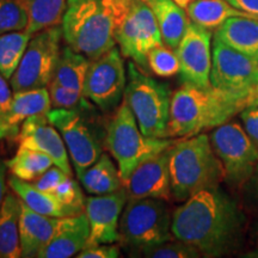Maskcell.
Returning <instances> with one entry per match:
<instances>
[{"mask_svg": "<svg viewBox=\"0 0 258 258\" xmlns=\"http://www.w3.org/2000/svg\"><path fill=\"white\" fill-rule=\"evenodd\" d=\"M214 152L225 171V182L241 190L258 164V148L247 135L243 124L235 121L214 128L209 135Z\"/></svg>", "mask_w": 258, "mask_h": 258, "instance_id": "obj_10", "label": "cell"}, {"mask_svg": "<svg viewBox=\"0 0 258 258\" xmlns=\"http://www.w3.org/2000/svg\"><path fill=\"white\" fill-rule=\"evenodd\" d=\"M121 54L147 71V55L163 44V37L153 11L144 0H132L115 31Z\"/></svg>", "mask_w": 258, "mask_h": 258, "instance_id": "obj_11", "label": "cell"}, {"mask_svg": "<svg viewBox=\"0 0 258 258\" xmlns=\"http://www.w3.org/2000/svg\"><path fill=\"white\" fill-rule=\"evenodd\" d=\"M247 97L214 86L183 84L171 97L167 138H189L231 121L247 108Z\"/></svg>", "mask_w": 258, "mask_h": 258, "instance_id": "obj_2", "label": "cell"}, {"mask_svg": "<svg viewBox=\"0 0 258 258\" xmlns=\"http://www.w3.org/2000/svg\"><path fill=\"white\" fill-rule=\"evenodd\" d=\"M240 257L244 258H258V249L252 250V251H247L244 254H240Z\"/></svg>", "mask_w": 258, "mask_h": 258, "instance_id": "obj_45", "label": "cell"}, {"mask_svg": "<svg viewBox=\"0 0 258 258\" xmlns=\"http://www.w3.org/2000/svg\"><path fill=\"white\" fill-rule=\"evenodd\" d=\"M78 179L90 195H106L123 186L118 167L115 166L111 158L105 153H102L96 163L84 171Z\"/></svg>", "mask_w": 258, "mask_h": 258, "instance_id": "obj_25", "label": "cell"}, {"mask_svg": "<svg viewBox=\"0 0 258 258\" xmlns=\"http://www.w3.org/2000/svg\"><path fill=\"white\" fill-rule=\"evenodd\" d=\"M185 12L192 23L211 31L217 30L231 17H250L226 0H194L186 6Z\"/></svg>", "mask_w": 258, "mask_h": 258, "instance_id": "obj_27", "label": "cell"}, {"mask_svg": "<svg viewBox=\"0 0 258 258\" xmlns=\"http://www.w3.org/2000/svg\"><path fill=\"white\" fill-rule=\"evenodd\" d=\"M241 192L245 207L249 211L258 212V164L254 167L252 175L244 184Z\"/></svg>", "mask_w": 258, "mask_h": 258, "instance_id": "obj_38", "label": "cell"}, {"mask_svg": "<svg viewBox=\"0 0 258 258\" xmlns=\"http://www.w3.org/2000/svg\"><path fill=\"white\" fill-rule=\"evenodd\" d=\"M153 11L164 44L177 49L189 25V17L173 0H144Z\"/></svg>", "mask_w": 258, "mask_h": 258, "instance_id": "obj_22", "label": "cell"}, {"mask_svg": "<svg viewBox=\"0 0 258 258\" xmlns=\"http://www.w3.org/2000/svg\"><path fill=\"white\" fill-rule=\"evenodd\" d=\"M247 104H249L247 108H258V80L254 84L253 89L251 90L249 99H247Z\"/></svg>", "mask_w": 258, "mask_h": 258, "instance_id": "obj_43", "label": "cell"}, {"mask_svg": "<svg viewBox=\"0 0 258 258\" xmlns=\"http://www.w3.org/2000/svg\"><path fill=\"white\" fill-rule=\"evenodd\" d=\"M167 201L160 199H143L128 201L118 225V241L131 256L139 251L173 239L171 224L172 214Z\"/></svg>", "mask_w": 258, "mask_h": 258, "instance_id": "obj_7", "label": "cell"}, {"mask_svg": "<svg viewBox=\"0 0 258 258\" xmlns=\"http://www.w3.org/2000/svg\"><path fill=\"white\" fill-rule=\"evenodd\" d=\"M93 112V105L82 109L54 108L47 112L48 120L55 125L66 144L78 178L103 153L102 134L90 120Z\"/></svg>", "mask_w": 258, "mask_h": 258, "instance_id": "obj_8", "label": "cell"}, {"mask_svg": "<svg viewBox=\"0 0 258 258\" xmlns=\"http://www.w3.org/2000/svg\"><path fill=\"white\" fill-rule=\"evenodd\" d=\"M12 176L25 182H34L48 169L55 165L49 156L40 151L19 146L11 159L5 161Z\"/></svg>", "mask_w": 258, "mask_h": 258, "instance_id": "obj_28", "label": "cell"}, {"mask_svg": "<svg viewBox=\"0 0 258 258\" xmlns=\"http://www.w3.org/2000/svg\"><path fill=\"white\" fill-rule=\"evenodd\" d=\"M28 22V0H0V35L25 30Z\"/></svg>", "mask_w": 258, "mask_h": 258, "instance_id": "obj_31", "label": "cell"}, {"mask_svg": "<svg viewBox=\"0 0 258 258\" xmlns=\"http://www.w3.org/2000/svg\"><path fill=\"white\" fill-rule=\"evenodd\" d=\"M120 247L117 245L96 244L85 247L77 254V258H117L120 257Z\"/></svg>", "mask_w": 258, "mask_h": 258, "instance_id": "obj_39", "label": "cell"}, {"mask_svg": "<svg viewBox=\"0 0 258 258\" xmlns=\"http://www.w3.org/2000/svg\"><path fill=\"white\" fill-rule=\"evenodd\" d=\"M173 2H175L176 4H178L180 8L186 9V6H188L191 2H194V0H173Z\"/></svg>", "mask_w": 258, "mask_h": 258, "instance_id": "obj_46", "label": "cell"}, {"mask_svg": "<svg viewBox=\"0 0 258 258\" xmlns=\"http://www.w3.org/2000/svg\"><path fill=\"white\" fill-rule=\"evenodd\" d=\"M215 37L228 47L258 61V19L231 17L217 29Z\"/></svg>", "mask_w": 258, "mask_h": 258, "instance_id": "obj_21", "label": "cell"}, {"mask_svg": "<svg viewBox=\"0 0 258 258\" xmlns=\"http://www.w3.org/2000/svg\"><path fill=\"white\" fill-rule=\"evenodd\" d=\"M226 2L239 11L247 14L251 18L258 19V0H226Z\"/></svg>", "mask_w": 258, "mask_h": 258, "instance_id": "obj_41", "label": "cell"}, {"mask_svg": "<svg viewBox=\"0 0 258 258\" xmlns=\"http://www.w3.org/2000/svg\"><path fill=\"white\" fill-rule=\"evenodd\" d=\"M19 217L21 199L8 191L0 207V258L22 257Z\"/></svg>", "mask_w": 258, "mask_h": 258, "instance_id": "obj_23", "label": "cell"}, {"mask_svg": "<svg viewBox=\"0 0 258 258\" xmlns=\"http://www.w3.org/2000/svg\"><path fill=\"white\" fill-rule=\"evenodd\" d=\"M169 169L172 199L178 202L203 189L220 186L225 180L224 166L205 133L171 145Z\"/></svg>", "mask_w": 258, "mask_h": 258, "instance_id": "obj_4", "label": "cell"}, {"mask_svg": "<svg viewBox=\"0 0 258 258\" xmlns=\"http://www.w3.org/2000/svg\"><path fill=\"white\" fill-rule=\"evenodd\" d=\"M31 37L25 30L0 35V72L6 79L14 76Z\"/></svg>", "mask_w": 258, "mask_h": 258, "instance_id": "obj_30", "label": "cell"}, {"mask_svg": "<svg viewBox=\"0 0 258 258\" xmlns=\"http://www.w3.org/2000/svg\"><path fill=\"white\" fill-rule=\"evenodd\" d=\"M245 230L243 211L220 186L194 194L172 213L173 237L198 249L202 257H225L239 251Z\"/></svg>", "mask_w": 258, "mask_h": 258, "instance_id": "obj_1", "label": "cell"}, {"mask_svg": "<svg viewBox=\"0 0 258 258\" xmlns=\"http://www.w3.org/2000/svg\"><path fill=\"white\" fill-rule=\"evenodd\" d=\"M8 182L12 191L32 211L53 218L76 217L69 208L57 201L53 194L36 188L31 182L18 179L12 175Z\"/></svg>", "mask_w": 258, "mask_h": 258, "instance_id": "obj_24", "label": "cell"}, {"mask_svg": "<svg viewBox=\"0 0 258 258\" xmlns=\"http://www.w3.org/2000/svg\"><path fill=\"white\" fill-rule=\"evenodd\" d=\"M12 98H14V95L8 84V79L0 72V139L8 138L5 122L11 110Z\"/></svg>", "mask_w": 258, "mask_h": 258, "instance_id": "obj_36", "label": "cell"}, {"mask_svg": "<svg viewBox=\"0 0 258 258\" xmlns=\"http://www.w3.org/2000/svg\"><path fill=\"white\" fill-rule=\"evenodd\" d=\"M140 256L146 258H199L202 257V254L191 245L173 238L164 243L145 247L139 251L135 257Z\"/></svg>", "mask_w": 258, "mask_h": 258, "instance_id": "obj_33", "label": "cell"}, {"mask_svg": "<svg viewBox=\"0 0 258 258\" xmlns=\"http://www.w3.org/2000/svg\"><path fill=\"white\" fill-rule=\"evenodd\" d=\"M251 238H252V241L256 246V249H258V221L253 225L252 231H251Z\"/></svg>", "mask_w": 258, "mask_h": 258, "instance_id": "obj_44", "label": "cell"}, {"mask_svg": "<svg viewBox=\"0 0 258 258\" xmlns=\"http://www.w3.org/2000/svg\"><path fill=\"white\" fill-rule=\"evenodd\" d=\"M127 202L128 196L124 186L115 192L95 195L85 200L84 213L90 226L88 246L118 241V225Z\"/></svg>", "mask_w": 258, "mask_h": 258, "instance_id": "obj_15", "label": "cell"}, {"mask_svg": "<svg viewBox=\"0 0 258 258\" xmlns=\"http://www.w3.org/2000/svg\"><path fill=\"white\" fill-rule=\"evenodd\" d=\"M90 63L89 57L70 46L62 47L51 82L71 91L83 92Z\"/></svg>", "mask_w": 258, "mask_h": 258, "instance_id": "obj_26", "label": "cell"}, {"mask_svg": "<svg viewBox=\"0 0 258 258\" xmlns=\"http://www.w3.org/2000/svg\"><path fill=\"white\" fill-rule=\"evenodd\" d=\"M257 80L258 61L228 47L214 36L212 47V86L249 99Z\"/></svg>", "mask_w": 258, "mask_h": 258, "instance_id": "obj_13", "label": "cell"}, {"mask_svg": "<svg viewBox=\"0 0 258 258\" xmlns=\"http://www.w3.org/2000/svg\"><path fill=\"white\" fill-rule=\"evenodd\" d=\"M6 166L5 163L0 161V207L4 201L6 192H8V186H6Z\"/></svg>", "mask_w": 258, "mask_h": 258, "instance_id": "obj_42", "label": "cell"}, {"mask_svg": "<svg viewBox=\"0 0 258 258\" xmlns=\"http://www.w3.org/2000/svg\"><path fill=\"white\" fill-rule=\"evenodd\" d=\"M62 28H47L32 35L17 70L10 79L14 92L47 88L61 53Z\"/></svg>", "mask_w": 258, "mask_h": 258, "instance_id": "obj_9", "label": "cell"}, {"mask_svg": "<svg viewBox=\"0 0 258 258\" xmlns=\"http://www.w3.org/2000/svg\"><path fill=\"white\" fill-rule=\"evenodd\" d=\"M179 60V77L183 84L211 86L212 32L190 22L176 49Z\"/></svg>", "mask_w": 258, "mask_h": 258, "instance_id": "obj_14", "label": "cell"}, {"mask_svg": "<svg viewBox=\"0 0 258 258\" xmlns=\"http://www.w3.org/2000/svg\"><path fill=\"white\" fill-rule=\"evenodd\" d=\"M173 143L170 138L146 137L139 128L133 111L124 99L106 125L104 145L117 163L123 184L137 166L165 151Z\"/></svg>", "mask_w": 258, "mask_h": 258, "instance_id": "obj_5", "label": "cell"}, {"mask_svg": "<svg viewBox=\"0 0 258 258\" xmlns=\"http://www.w3.org/2000/svg\"><path fill=\"white\" fill-rule=\"evenodd\" d=\"M70 217L53 218L32 211L21 200L19 239L22 257L38 258L44 247L62 230Z\"/></svg>", "mask_w": 258, "mask_h": 258, "instance_id": "obj_18", "label": "cell"}, {"mask_svg": "<svg viewBox=\"0 0 258 258\" xmlns=\"http://www.w3.org/2000/svg\"><path fill=\"white\" fill-rule=\"evenodd\" d=\"M170 147L148 158L133 171L123 184L127 190L128 201L160 199L169 202L172 199L169 169Z\"/></svg>", "mask_w": 258, "mask_h": 258, "instance_id": "obj_16", "label": "cell"}, {"mask_svg": "<svg viewBox=\"0 0 258 258\" xmlns=\"http://www.w3.org/2000/svg\"><path fill=\"white\" fill-rule=\"evenodd\" d=\"M148 70H151L160 78H171L179 74V60L175 49L160 44L148 53L147 55Z\"/></svg>", "mask_w": 258, "mask_h": 258, "instance_id": "obj_32", "label": "cell"}, {"mask_svg": "<svg viewBox=\"0 0 258 258\" xmlns=\"http://www.w3.org/2000/svg\"><path fill=\"white\" fill-rule=\"evenodd\" d=\"M89 237L90 226L85 213L70 217L67 225L44 247L38 258L76 257L88 246Z\"/></svg>", "mask_w": 258, "mask_h": 258, "instance_id": "obj_19", "label": "cell"}, {"mask_svg": "<svg viewBox=\"0 0 258 258\" xmlns=\"http://www.w3.org/2000/svg\"><path fill=\"white\" fill-rule=\"evenodd\" d=\"M69 176L70 175H67V173L64 172L63 170H61L60 167L53 165L50 169H48L43 175H41L37 179H35L34 182L31 183L36 186V188L51 194L54 191V189H55L56 186Z\"/></svg>", "mask_w": 258, "mask_h": 258, "instance_id": "obj_37", "label": "cell"}, {"mask_svg": "<svg viewBox=\"0 0 258 258\" xmlns=\"http://www.w3.org/2000/svg\"><path fill=\"white\" fill-rule=\"evenodd\" d=\"M67 0H28L29 22L25 31L30 35L62 23Z\"/></svg>", "mask_w": 258, "mask_h": 258, "instance_id": "obj_29", "label": "cell"}, {"mask_svg": "<svg viewBox=\"0 0 258 258\" xmlns=\"http://www.w3.org/2000/svg\"><path fill=\"white\" fill-rule=\"evenodd\" d=\"M171 97L167 84L151 78L134 61H129L124 101L146 137L167 138Z\"/></svg>", "mask_w": 258, "mask_h": 258, "instance_id": "obj_6", "label": "cell"}, {"mask_svg": "<svg viewBox=\"0 0 258 258\" xmlns=\"http://www.w3.org/2000/svg\"><path fill=\"white\" fill-rule=\"evenodd\" d=\"M51 194L74 215L83 214L85 212V199L82 188L78 182L72 178V176L66 177Z\"/></svg>", "mask_w": 258, "mask_h": 258, "instance_id": "obj_34", "label": "cell"}, {"mask_svg": "<svg viewBox=\"0 0 258 258\" xmlns=\"http://www.w3.org/2000/svg\"><path fill=\"white\" fill-rule=\"evenodd\" d=\"M127 86V72L120 50L114 47L95 60H91L84 95L102 111L114 110L121 104Z\"/></svg>", "mask_w": 258, "mask_h": 258, "instance_id": "obj_12", "label": "cell"}, {"mask_svg": "<svg viewBox=\"0 0 258 258\" xmlns=\"http://www.w3.org/2000/svg\"><path fill=\"white\" fill-rule=\"evenodd\" d=\"M48 91H49L50 102L53 108H64V109H82L88 108L92 104L90 103L84 95V92L71 91L57 85V84L50 82L48 85Z\"/></svg>", "mask_w": 258, "mask_h": 258, "instance_id": "obj_35", "label": "cell"}, {"mask_svg": "<svg viewBox=\"0 0 258 258\" xmlns=\"http://www.w3.org/2000/svg\"><path fill=\"white\" fill-rule=\"evenodd\" d=\"M51 108L49 91L47 88L32 89L14 93L10 114L6 118L5 128L8 138L17 137L21 124L28 117L47 114Z\"/></svg>", "mask_w": 258, "mask_h": 258, "instance_id": "obj_20", "label": "cell"}, {"mask_svg": "<svg viewBox=\"0 0 258 258\" xmlns=\"http://www.w3.org/2000/svg\"><path fill=\"white\" fill-rule=\"evenodd\" d=\"M15 139L19 143V146L46 153L57 167L63 170L67 175H73L66 144L55 125L48 120L47 114L28 117L21 124Z\"/></svg>", "mask_w": 258, "mask_h": 258, "instance_id": "obj_17", "label": "cell"}, {"mask_svg": "<svg viewBox=\"0 0 258 258\" xmlns=\"http://www.w3.org/2000/svg\"><path fill=\"white\" fill-rule=\"evenodd\" d=\"M132 0H67L62 35L67 46L90 60L115 47V31Z\"/></svg>", "mask_w": 258, "mask_h": 258, "instance_id": "obj_3", "label": "cell"}, {"mask_svg": "<svg viewBox=\"0 0 258 258\" xmlns=\"http://www.w3.org/2000/svg\"><path fill=\"white\" fill-rule=\"evenodd\" d=\"M241 124L258 148V108H246L239 114Z\"/></svg>", "mask_w": 258, "mask_h": 258, "instance_id": "obj_40", "label": "cell"}]
</instances>
